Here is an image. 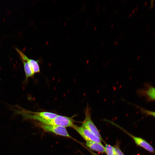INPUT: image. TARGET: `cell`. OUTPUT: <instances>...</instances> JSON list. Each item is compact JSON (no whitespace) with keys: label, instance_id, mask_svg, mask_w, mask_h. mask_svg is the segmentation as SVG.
<instances>
[{"label":"cell","instance_id":"7402d4cb","mask_svg":"<svg viewBox=\"0 0 155 155\" xmlns=\"http://www.w3.org/2000/svg\"><path fill=\"white\" fill-rule=\"evenodd\" d=\"M115 43H116V42L115 41H114V44H115Z\"/></svg>","mask_w":155,"mask_h":155},{"label":"cell","instance_id":"9c48e42d","mask_svg":"<svg viewBox=\"0 0 155 155\" xmlns=\"http://www.w3.org/2000/svg\"><path fill=\"white\" fill-rule=\"evenodd\" d=\"M23 63L24 68L25 74V81H27L30 77L34 76V73L29 63L26 61L21 60Z\"/></svg>","mask_w":155,"mask_h":155},{"label":"cell","instance_id":"ac0fdd59","mask_svg":"<svg viewBox=\"0 0 155 155\" xmlns=\"http://www.w3.org/2000/svg\"><path fill=\"white\" fill-rule=\"evenodd\" d=\"M118 43V42L117 41L116 42L115 44L117 45V44Z\"/></svg>","mask_w":155,"mask_h":155},{"label":"cell","instance_id":"ba28073f","mask_svg":"<svg viewBox=\"0 0 155 155\" xmlns=\"http://www.w3.org/2000/svg\"><path fill=\"white\" fill-rule=\"evenodd\" d=\"M86 145L90 149L100 153L105 152V148L101 143L92 141H86Z\"/></svg>","mask_w":155,"mask_h":155},{"label":"cell","instance_id":"6da1fadb","mask_svg":"<svg viewBox=\"0 0 155 155\" xmlns=\"http://www.w3.org/2000/svg\"><path fill=\"white\" fill-rule=\"evenodd\" d=\"M39 122L43 124L60 126L65 127H72L74 125V120L72 117L58 115L51 119H41Z\"/></svg>","mask_w":155,"mask_h":155},{"label":"cell","instance_id":"2e32d148","mask_svg":"<svg viewBox=\"0 0 155 155\" xmlns=\"http://www.w3.org/2000/svg\"><path fill=\"white\" fill-rule=\"evenodd\" d=\"M131 13H130L129 15V17H131Z\"/></svg>","mask_w":155,"mask_h":155},{"label":"cell","instance_id":"8fae6325","mask_svg":"<svg viewBox=\"0 0 155 155\" xmlns=\"http://www.w3.org/2000/svg\"><path fill=\"white\" fill-rule=\"evenodd\" d=\"M105 148V152L107 155H114V147L110 145L106 144Z\"/></svg>","mask_w":155,"mask_h":155},{"label":"cell","instance_id":"5b68a950","mask_svg":"<svg viewBox=\"0 0 155 155\" xmlns=\"http://www.w3.org/2000/svg\"><path fill=\"white\" fill-rule=\"evenodd\" d=\"M16 49L20 56L21 59L26 61L29 63L34 74L40 72L39 65L37 61L29 58L20 50L17 48Z\"/></svg>","mask_w":155,"mask_h":155},{"label":"cell","instance_id":"8992f818","mask_svg":"<svg viewBox=\"0 0 155 155\" xmlns=\"http://www.w3.org/2000/svg\"><path fill=\"white\" fill-rule=\"evenodd\" d=\"M136 144L144 148L148 151L152 153L154 152L153 147L143 139L138 137L131 135Z\"/></svg>","mask_w":155,"mask_h":155},{"label":"cell","instance_id":"5bb4252c","mask_svg":"<svg viewBox=\"0 0 155 155\" xmlns=\"http://www.w3.org/2000/svg\"><path fill=\"white\" fill-rule=\"evenodd\" d=\"M90 151L92 155H98V154H96V153H94V152H93L92 151H90Z\"/></svg>","mask_w":155,"mask_h":155},{"label":"cell","instance_id":"7c38bea8","mask_svg":"<svg viewBox=\"0 0 155 155\" xmlns=\"http://www.w3.org/2000/svg\"><path fill=\"white\" fill-rule=\"evenodd\" d=\"M139 107L143 113L155 117V112L148 111L140 107Z\"/></svg>","mask_w":155,"mask_h":155},{"label":"cell","instance_id":"277c9868","mask_svg":"<svg viewBox=\"0 0 155 155\" xmlns=\"http://www.w3.org/2000/svg\"><path fill=\"white\" fill-rule=\"evenodd\" d=\"M39 126L44 131L54 133L57 135L71 138L66 127L58 126L45 125L39 123Z\"/></svg>","mask_w":155,"mask_h":155},{"label":"cell","instance_id":"d6986e66","mask_svg":"<svg viewBox=\"0 0 155 155\" xmlns=\"http://www.w3.org/2000/svg\"><path fill=\"white\" fill-rule=\"evenodd\" d=\"M134 9L132 11V13H134Z\"/></svg>","mask_w":155,"mask_h":155},{"label":"cell","instance_id":"7a4b0ae2","mask_svg":"<svg viewBox=\"0 0 155 155\" xmlns=\"http://www.w3.org/2000/svg\"><path fill=\"white\" fill-rule=\"evenodd\" d=\"M91 108L88 104L86 107L85 111V118L82 122V126L91 131L101 140L102 138L97 128L93 122L91 117Z\"/></svg>","mask_w":155,"mask_h":155},{"label":"cell","instance_id":"52a82bcc","mask_svg":"<svg viewBox=\"0 0 155 155\" xmlns=\"http://www.w3.org/2000/svg\"><path fill=\"white\" fill-rule=\"evenodd\" d=\"M31 113L34 114L41 118L47 120L53 119L56 117L58 115L54 113L47 112H33L29 111Z\"/></svg>","mask_w":155,"mask_h":155},{"label":"cell","instance_id":"ffe728a7","mask_svg":"<svg viewBox=\"0 0 155 155\" xmlns=\"http://www.w3.org/2000/svg\"><path fill=\"white\" fill-rule=\"evenodd\" d=\"M99 3H98V5H97V6H98V7L99 6Z\"/></svg>","mask_w":155,"mask_h":155},{"label":"cell","instance_id":"e0dca14e","mask_svg":"<svg viewBox=\"0 0 155 155\" xmlns=\"http://www.w3.org/2000/svg\"><path fill=\"white\" fill-rule=\"evenodd\" d=\"M96 27H95L94 28V30H96Z\"/></svg>","mask_w":155,"mask_h":155},{"label":"cell","instance_id":"603a6c76","mask_svg":"<svg viewBox=\"0 0 155 155\" xmlns=\"http://www.w3.org/2000/svg\"><path fill=\"white\" fill-rule=\"evenodd\" d=\"M97 8H96V9L97 10Z\"/></svg>","mask_w":155,"mask_h":155},{"label":"cell","instance_id":"44dd1931","mask_svg":"<svg viewBox=\"0 0 155 155\" xmlns=\"http://www.w3.org/2000/svg\"><path fill=\"white\" fill-rule=\"evenodd\" d=\"M99 10H98V11H97V12H99Z\"/></svg>","mask_w":155,"mask_h":155},{"label":"cell","instance_id":"9a60e30c","mask_svg":"<svg viewBox=\"0 0 155 155\" xmlns=\"http://www.w3.org/2000/svg\"><path fill=\"white\" fill-rule=\"evenodd\" d=\"M113 24H112L111 26V28H113Z\"/></svg>","mask_w":155,"mask_h":155},{"label":"cell","instance_id":"3957f363","mask_svg":"<svg viewBox=\"0 0 155 155\" xmlns=\"http://www.w3.org/2000/svg\"><path fill=\"white\" fill-rule=\"evenodd\" d=\"M86 141H92L101 143L100 140L91 131L83 126L74 125L72 127Z\"/></svg>","mask_w":155,"mask_h":155},{"label":"cell","instance_id":"30bf717a","mask_svg":"<svg viewBox=\"0 0 155 155\" xmlns=\"http://www.w3.org/2000/svg\"><path fill=\"white\" fill-rule=\"evenodd\" d=\"M145 92L150 99L155 100V88L150 87L145 91Z\"/></svg>","mask_w":155,"mask_h":155},{"label":"cell","instance_id":"4fadbf2b","mask_svg":"<svg viewBox=\"0 0 155 155\" xmlns=\"http://www.w3.org/2000/svg\"><path fill=\"white\" fill-rule=\"evenodd\" d=\"M114 149V155H124L117 145L115 146Z\"/></svg>","mask_w":155,"mask_h":155}]
</instances>
